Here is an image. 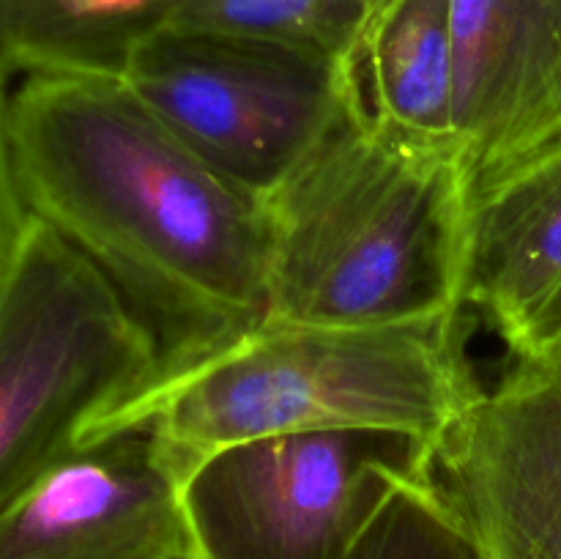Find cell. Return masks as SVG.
Instances as JSON below:
<instances>
[{"label":"cell","instance_id":"obj_1","mask_svg":"<svg viewBox=\"0 0 561 559\" xmlns=\"http://www.w3.org/2000/svg\"><path fill=\"white\" fill-rule=\"evenodd\" d=\"M9 142L25 212L118 288L157 340V376L266 318L263 201L197 157L121 77H20Z\"/></svg>","mask_w":561,"mask_h":559},{"label":"cell","instance_id":"obj_15","mask_svg":"<svg viewBox=\"0 0 561 559\" xmlns=\"http://www.w3.org/2000/svg\"><path fill=\"white\" fill-rule=\"evenodd\" d=\"M9 71L0 60V258H9L20 241L22 230L31 214L25 212L20 190L14 179V162H11V142H9Z\"/></svg>","mask_w":561,"mask_h":559},{"label":"cell","instance_id":"obj_11","mask_svg":"<svg viewBox=\"0 0 561 559\" xmlns=\"http://www.w3.org/2000/svg\"><path fill=\"white\" fill-rule=\"evenodd\" d=\"M359 77L376 124L416 146L460 153L453 0H389L381 5L362 44Z\"/></svg>","mask_w":561,"mask_h":559},{"label":"cell","instance_id":"obj_16","mask_svg":"<svg viewBox=\"0 0 561 559\" xmlns=\"http://www.w3.org/2000/svg\"><path fill=\"white\" fill-rule=\"evenodd\" d=\"M515 360H559L561 356V285L540 307L524 338L513 349Z\"/></svg>","mask_w":561,"mask_h":559},{"label":"cell","instance_id":"obj_14","mask_svg":"<svg viewBox=\"0 0 561 559\" xmlns=\"http://www.w3.org/2000/svg\"><path fill=\"white\" fill-rule=\"evenodd\" d=\"M348 559H488V554L433 480L400 488Z\"/></svg>","mask_w":561,"mask_h":559},{"label":"cell","instance_id":"obj_9","mask_svg":"<svg viewBox=\"0 0 561 559\" xmlns=\"http://www.w3.org/2000/svg\"><path fill=\"white\" fill-rule=\"evenodd\" d=\"M455 135L471 203L561 146V0H453Z\"/></svg>","mask_w":561,"mask_h":559},{"label":"cell","instance_id":"obj_7","mask_svg":"<svg viewBox=\"0 0 561 559\" xmlns=\"http://www.w3.org/2000/svg\"><path fill=\"white\" fill-rule=\"evenodd\" d=\"M436 480L488 559H561V356L482 389L438 442Z\"/></svg>","mask_w":561,"mask_h":559},{"label":"cell","instance_id":"obj_2","mask_svg":"<svg viewBox=\"0 0 561 559\" xmlns=\"http://www.w3.org/2000/svg\"><path fill=\"white\" fill-rule=\"evenodd\" d=\"M463 310L392 327L261 318L157 376L88 438L146 427L184 480L217 449L310 431H398L438 447L482 387Z\"/></svg>","mask_w":561,"mask_h":559},{"label":"cell","instance_id":"obj_5","mask_svg":"<svg viewBox=\"0 0 561 559\" xmlns=\"http://www.w3.org/2000/svg\"><path fill=\"white\" fill-rule=\"evenodd\" d=\"M436 480V447L398 431L230 444L181 480L190 559H348L383 504Z\"/></svg>","mask_w":561,"mask_h":559},{"label":"cell","instance_id":"obj_17","mask_svg":"<svg viewBox=\"0 0 561 559\" xmlns=\"http://www.w3.org/2000/svg\"><path fill=\"white\" fill-rule=\"evenodd\" d=\"M9 258H0V288H3V277H5V266H9Z\"/></svg>","mask_w":561,"mask_h":559},{"label":"cell","instance_id":"obj_10","mask_svg":"<svg viewBox=\"0 0 561 559\" xmlns=\"http://www.w3.org/2000/svg\"><path fill=\"white\" fill-rule=\"evenodd\" d=\"M559 285L561 146L474 197L460 299L513 351Z\"/></svg>","mask_w":561,"mask_h":559},{"label":"cell","instance_id":"obj_4","mask_svg":"<svg viewBox=\"0 0 561 559\" xmlns=\"http://www.w3.org/2000/svg\"><path fill=\"white\" fill-rule=\"evenodd\" d=\"M157 370V340L118 288L27 217L0 288V510Z\"/></svg>","mask_w":561,"mask_h":559},{"label":"cell","instance_id":"obj_8","mask_svg":"<svg viewBox=\"0 0 561 559\" xmlns=\"http://www.w3.org/2000/svg\"><path fill=\"white\" fill-rule=\"evenodd\" d=\"M0 559H190L181 471L146 427L88 438L0 510Z\"/></svg>","mask_w":561,"mask_h":559},{"label":"cell","instance_id":"obj_13","mask_svg":"<svg viewBox=\"0 0 561 559\" xmlns=\"http://www.w3.org/2000/svg\"><path fill=\"white\" fill-rule=\"evenodd\" d=\"M373 0H173L164 27L222 33L359 69Z\"/></svg>","mask_w":561,"mask_h":559},{"label":"cell","instance_id":"obj_18","mask_svg":"<svg viewBox=\"0 0 561 559\" xmlns=\"http://www.w3.org/2000/svg\"><path fill=\"white\" fill-rule=\"evenodd\" d=\"M373 3H376V11H378V9H381V5H387L389 0H373Z\"/></svg>","mask_w":561,"mask_h":559},{"label":"cell","instance_id":"obj_12","mask_svg":"<svg viewBox=\"0 0 561 559\" xmlns=\"http://www.w3.org/2000/svg\"><path fill=\"white\" fill-rule=\"evenodd\" d=\"M173 0H0L9 77H121L131 49L164 27Z\"/></svg>","mask_w":561,"mask_h":559},{"label":"cell","instance_id":"obj_3","mask_svg":"<svg viewBox=\"0 0 561 559\" xmlns=\"http://www.w3.org/2000/svg\"><path fill=\"white\" fill-rule=\"evenodd\" d=\"M263 206L266 318L392 327L466 310L471 190L460 153L392 135L367 102Z\"/></svg>","mask_w":561,"mask_h":559},{"label":"cell","instance_id":"obj_6","mask_svg":"<svg viewBox=\"0 0 561 559\" xmlns=\"http://www.w3.org/2000/svg\"><path fill=\"white\" fill-rule=\"evenodd\" d=\"M121 80L197 157L263 203L365 102L354 66L181 27L142 38Z\"/></svg>","mask_w":561,"mask_h":559}]
</instances>
